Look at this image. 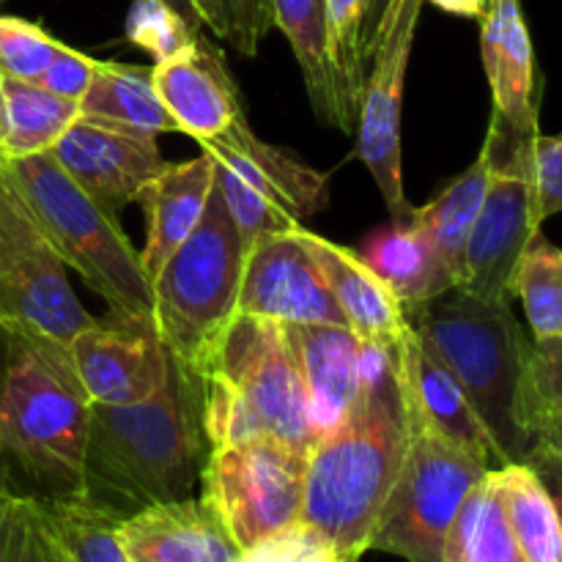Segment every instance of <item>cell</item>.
Instances as JSON below:
<instances>
[{"mask_svg":"<svg viewBox=\"0 0 562 562\" xmlns=\"http://www.w3.org/2000/svg\"><path fill=\"white\" fill-rule=\"evenodd\" d=\"M530 412L538 428L562 420V335L536 338L530 349Z\"/></svg>","mask_w":562,"mask_h":562,"instance_id":"f35d334b","label":"cell"},{"mask_svg":"<svg viewBox=\"0 0 562 562\" xmlns=\"http://www.w3.org/2000/svg\"><path fill=\"white\" fill-rule=\"evenodd\" d=\"M481 53L494 115L510 135L538 137L536 49L519 0H488L481 20Z\"/></svg>","mask_w":562,"mask_h":562,"instance_id":"e0dca14e","label":"cell"},{"mask_svg":"<svg viewBox=\"0 0 562 562\" xmlns=\"http://www.w3.org/2000/svg\"><path fill=\"white\" fill-rule=\"evenodd\" d=\"M91 401L66 351L0 333V488L31 503L82 492Z\"/></svg>","mask_w":562,"mask_h":562,"instance_id":"3957f363","label":"cell"},{"mask_svg":"<svg viewBox=\"0 0 562 562\" xmlns=\"http://www.w3.org/2000/svg\"><path fill=\"white\" fill-rule=\"evenodd\" d=\"M206 456L203 382L170 357L168 376L151 398L91 406L80 497L121 519L190 499L201 486Z\"/></svg>","mask_w":562,"mask_h":562,"instance_id":"7a4b0ae2","label":"cell"},{"mask_svg":"<svg viewBox=\"0 0 562 562\" xmlns=\"http://www.w3.org/2000/svg\"><path fill=\"white\" fill-rule=\"evenodd\" d=\"M492 168H494V137L492 132H488L486 143H483L475 162H472L464 173L456 176V179L450 181V184L445 187L431 203L415 209L417 220L426 225L431 239L437 241V247L442 250L445 261L450 263V269L456 272L459 283H461V269H464L467 239H470L472 225H475L483 201H486Z\"/></svg>","mask_w":562,"mask_h":562,"instance_id":"f1b7e54d","label":"cell"},{"mask_svg":"<svg viewBox=\"0 0 562 562\" xmlns=\"http://www.w3.org/2000/svg\"><path fill=\"white\" fill-rule=\"evenodd\" d=\"M239 562H357L349 554L340 552L324 532L311 527L307 521L296 519L294 525L272 532L241 549Z\"/></svg>","mask_w":562,"mask_h":562,"instance_id":"74e56055","label":"cell"},{"mask_svg":"<svg viewBox=\"0 0 562 562\" xmlns=\"http://www.w3.org/2000/svg\"><path fill=\"white\" fill-rule=\"evenodd\" d=\"M442 562H527L505 519L494 470H488L461 505L445 538Z\"/></svg>","mask_w":562,"mask_h":562,"instance_id":"f546056e","label":"cell"},{"mask_svg":"<svg viewBox=\"0 0 562 562\" xmlns=\"http://www.w3.org/2000/svg\"><path fill=\"white\" fill-rule=\"evenodd\" d=\"M203 27L245 58H256L274 27L272 0H192Z\"/></svg>","mask_w":562,"mask_h":562,"instance_id":"e575fe53","label":"cell"},{"mask_svg":"<svg viewBox=\"0 0 562 562\" xmlns=\"http://www.w3.org/2000/svg\"><path fill=\"white\" fill-rule=\"evenodd\" d=\"M305 450L272 437L209 448L201 499L214 510L239 549L302 519Z\"/></svg>","mask_w":562,"mask_h":562,"instance_id":"9c48e42d","label":"cell"},{"mask_svg":"<svg viewBox=\"0 0 562 562\" xmlns=\"http://www.w3.org/2000/svg\"><path fill=\"white\" fill-rule=\"evenodd\" d=\"M538 439L547 445H552L554 450H560L562 453V420H554V423H547V426L538 428Z\"/></svg>","mask_w":562,"mask_h":562,"instance_id":"c3c4849f","label":"cell"},{"mask_svg":"<svg viewBox=\"0 0 562 562\" xmlns=\"http://www.w3.org/2000/svg\"><path fill=\"white\" fill-rule=\"evenodd\" d=\"M335 302L344 311L346 324L360 338L401 340L412 329L406 307L387 289L382 278L349 247H340L313 231H302Z\"/></svg>","mask_w":562,"mask_h":562,"instance_id":"603a6c76","label":"cell"},{"mask_svg":"<svg viewBox=\"0 0 562 562\" xmlns=\"http://www.w3.org/2000/svg\"><path fill=\"white\" fill-rule=\"evenodd\" d=\"M395 0H368L366 5V20H362V60H366V71H368V60H371L373 49H376L379 38H382L384 27H387L390 14H393Z\"/></svg>","mask_w":562,"mask_h":562,"instance_id":"ee69618b","label":"cell"},{"mask_svg":"<svg viewBox=\"0 0 562 562\" xmlns=\"http://www.w3.org/2000/svg\"><path fill=\"white\" fill-rule=\"evenodd\" d=\"M0 562H64L44 527L38 505L31 499H16Z\"/></svg>","mask_w":562,"mask_h":562,"instance_id":"60d3db41","label":"cell"},{"mask_svg":"<svg viewBox=\"0 0 562 562\" xmlns=\"http://www.w3.org/2000/svg\"><path fill=\"white\" fill-rule=\"evenodd\" d=\"M245 247L214 184L198 228L151 280V324L176 362L201 376L236 316Z\"/></svg>","mask_w":562,"mask_h":562,"instance_id":"52a82bcc","label":"cell"},{"mask_svg":"<svg viewBox=\"0 0 562 562\" xmlns=\"http://www.w3.org/2000/svg\"><path fill=\"white\" fill-rule=\"evenodd\" d=\"M505 519L527 562H562L560 514L541 477L525 464H503L494 470Z\"/></svg>","mask_w":562,"mask_h":562,"instance_id":"83f0119b","label":"cell"},{"mask_svg":"<svg viewBox=\"0 0 562 562\" xmlns=\"http://www.w3.org/2000/svg\"><path fill=\"white\" fill-rule=\"evenodd\" d=\"M272 14L274 27L285 33L294 49L316 119L324 126L351 135L355 130L346 121L338 75H335L329 0H272Z\"/></svg>","mask_w":562,"mask_h":562,"instance_id":"d4e9b609","label":"cell"},{"mask_svg":"<svg viewBox=\"0 0 562 562\" xmlns=\"http://www.w3.org/2000/svg\"><path fill=\"white\" fill-rule=\"evenodd\" d=\"M97 64L99 60L91 58V55L60 44L58 55H55L53 64L47 66V71H44V77L38 82L44 88H49L53 93H58V97L80 104L88 88H91L93 75H97Z\"/></svg>","mask_w":562,"mask_h":562,"instance_id":"b9f144b4","label":"cell"},{"mask_svg":"<svg viewBox=\"0 0 562 562\" xmlns=\"http://www.w3.org/2000/svg\"><path fill=\"white\" fill-rule=\"evenodd\" d=\"M217 168H225L250 190L261 192L294 220H307L327 203V176L300 162L294 154L261 140L250 124H239L228 135L198 143Z\"/></svg>","mask_w":562,"mask_h":562,"instance_id":"ac0fdd59","label":"cell"},{"mask_svg":"<svg viewBox=\"0 0 562 562\" xmlns=\"http://www.w3.org/2000/svg\"><path fill=\"white\" fill-rule=\"evenodd\" d=\"M428 3L448 11V14L467 16V20H483V14L488 9V0H428Z\"/></svg>","mask_w":562,"mask_h":562,"instance_id":"f6af8a7d","label":"cell"},{"mask_svg":"<svg viewBox=\"0 0 562 562\" xmlns=\"http://www.w3.org/2000/svg\"><path fill=\"white\" fill-rule=\"evenodd\" d=\"M20 497H11L9 492L0 488V549H3L5 536H9V525H11V514H14V505Z\"/></svg>","mask_w":562,"mask_h":562,"instance_id":"7dc6e473","label":"cell"},{"mask_svg":"<svg viewBox=\"0 0 562 562\" xmlns=\"http://www.w3.org/2000/svg\"><path fill=\"white\" fill-rule=\"evenodd\" d=\"M302 382L316 439L346 423L360 401V335L340 324H296L285 327Z\"/></svg>","mask_w":562,"mask_h":562,"instance_id":"d6986e66","label":"cell"},{"mask_svg":"<svg viewBox=\"0 0 562 562\" xmlns=\"http://www.w3.org/2000/svg\"><path fill=\"white\" fill-rule=\"evenodd\" d=\"M60 44L38 22L0 14V77L38 82Z\"/></svg>","mask_w":562,"mask_h":562,"instance_id":"d590c367","label":"cell"},{"mask_svg":"<svg viewBox=\"0 0 562 562\" xmlns=\"http://www.w3.org/2000/svg\"><path fill=\"white\" fill-rule=\"evenodd\" d=\"M302 231L305 225L269 234L247 247L236 313L267 318L283 327H296V324L349 327Z\"/></svg>","mask_w":562,"mask_h":562,"instance_id":"7c38bea8","label":"cell"},{"mask_svg":"<svg viewBox=\"0 0 562 562\" xmlns=\"http://www.w3.org/2000/svg\"><path fill=\"white\" fill-rule=\"evenodd\" d=\"M516 300H521L536 338L562 335V247L538 231L516 267Z\"/></svg>","mask_w":562,"mask_h":562,"instance_id":"1f68e13d","label":"cell"},{"mask_svg":"<svg viewBox=\"0 0 562 562\" xmlns=\"http://www.w3.org/2000/svg\"><path fill=\"white\" fill-rule=\"evenodd\" d=\"M203 382L209 448L272 437L311 453V423L300 362L283 324L236 313L214 344Z\"/></svg>","mask_w":562,"mask_h":562,"instance_id":"5b68a950","label":"cell"},{"mask_svg":"<svg viewBox=\"0 0 562 562\" xmlns=\"http://www.w3.org/2000/svg\"><path fill=\"white\" fill-rule=\"evenodd\" d=\"M93 322L49 245L0 272V333L69 355L71 340Z\"/></svg>","mask_w":562,"mask_h":562,"instance_id":"9a60e30c","label":"cell"},{"mask_svg":"<svg viewBox=\"0 0 562 562\" xmlns=\"http://www.w3.org/2000/svg\"><path fill=\"white\" fill-rule=\"evenodd\" d=\"M368 0H329L333 22V58L340 86L346 121L357 130L362 86H366V60H362V20Z\"/></svg>","mask_w":562,"mask_h":562,"instance_id":"d6a6232c","label":"cell"},{"mask_svg":"<svg viewBox=\"0 0 562 562\" xmlns=\"http://www.w3.org/2000/svg\"><path fill=\"white\" fill-rule=\"evenodd\" d=\"M214 190V165L209 154L190 162L165 165L162 173L143 190L146 206V247L140 252L148 280L157 278L176 247L198 228Z\"/></svg>","mask_w":562,"mask_h":562,"instance_id":"cb8c5ba5","label":"cell"},{"mask_svg":"<svg viewBox=\"0 0 562 562\" xmlns=\"http://www.w3.org/2000/svg\"><path fill=\"white\" fill-rule=\"evenodd\" d=\"M47 245L75 269L115 318H151V280L119 214L93 201L53 151L5 159Z\"/></svg>","mask_w":562,"mask_h":562,"instance_id":"8992f818","label":"cell"},{"mask_svg":"<svg viewBox=\"0 0 562 562\" xmlns=\"http://www.w3.org/2000/svg\"><path fill=\"white\" fill-rule=\"evenodd\" d=\"M426 0H395L387 27L371 55L366 71L360 113H357V157L376 181L390 217L404 220L415 206L404 192V159H401V104H404L406 69L417 20Z\"/></svg>","mask_w":562,"mask_h":562,"instance_id":"8fae6325","label":"cell"},{"mask_svg":"<svg viewBox=\"0 0 562 562\" xmlns=\"http://www.w3.org/2000/svg\"><path fill=\"white\" fill-rule=\"evenodd\" d=\"M53 157L93 201L113 214L140 201L143 190L168 165L154 135L88 115H80L66 130L55 143Z\"/></svg>","mask_w":562,"mask_h":562,"instance_id":"5bb4252c","label":"cell"},{"mask_svg":"<svg viewBox=\"0 0 562 562\" xmlns=\"http://www.w3.org/2000/svg\"><path fill=\"white\" fill-rule=\"evenodd\" d=\"M401 376H404L406 401L412 409L423 417L431 428H437L445 439L459 448L470 450L477 459L494 464L497 453L488 439L486 428L477 420L470 398L461 390L459 379L453 376L442 357L415 327L398 340Z\"/></svg>","mask_w":562,"mask_h":562,"instance_id":"44dd1931","label":"cell"},{"mask_svg":"<svg viewBox=\"0 0 562 562\" xmlns=\"http://www.w3.org/2000/svg\"><path fill=\"white\" fill-rule=\"evenodd\" d=\"M80 115V104L58 97L42 82L0 77V154L5 159L53 151Z\"/></svg>","mask_w":562,"mask_h":562,"instance_id":"4316f807","label":"cell"},{"mask_svg":"<svg viewBox=\"0 0 562 562\" xmlns=\"http://www.w3.org/2000/svg\"><path fill=\"white\" fill-rule=\"evenodd\" d=\"M165 3H168L170 9H173L176 14H179L181 20L192 27V31H198V33L203 31V22H201V16H198V9L192 0H165Z\"/></svg>","mask_w":562,"mask_h":562,"instance_id":"bcb514c9","label":"cell"},{"mask_svg":"<svg viewBox=\"0 0 562 562\" xmlns=\"http://www.w3.org/2000/svg\"><path fill=\"white\" fill-rule=\"evenodd\" d=\"M494 137V168L486 201L467 239L459 289L486 302L514 300V274L532 236L541 231L532 201L527 146L530 140L510 135L497 115L488 126Z\"/></svg>","mask_w":562,"mask_h":562,"instance_id":"30bf717a","label":"cell"},{"mask_svg":"<svg viewBox=\"0 0 562 562\" xmlns=\"http://www.w3.org/2000/svg\"><path fill=\"white\" fill-rule=\"evenodd\" d=\"M488 470H494L488 461L445 439L409 406V448L368 552L395 554L406 562H442L445 538Z\"/></svg>","mask_w":562,"mask_h":562,"instance_id":"ba28073f","label":"cell"},{"mask_svg":"<svg viewBox=\"0 0 562 562\" xmlns=\"http://www.w3.org/2000/svg\"><path fill=\"white\" fill-rule=\"evenodd\" d=\"M3 5H5V0H0V9H3Z\"/></svg>","mask_w":562,"mask_h":562,"instance_id":"f907efd6","label":"cell"},{"mask_svg":"<svg viewBox=\"0 0 562 562\" xmlns=\"http://www.w3.org/2000/svg\"><path fill=\"white\" fill-rule=\"evenodd\" d=\"M124 31L135 47L151 55L154 64L184 58L198 47L203 36V33L192 31L165 0H132Z\"/></svg>","mask_w":562,"mask_h":562,"instance_id":"836d02e7","label":"cell"},{"mask_svg":"<svg viewBox=\"0 0 562 562\" xmlns=\"http://www.w3.org/2000/svg\"><path fill=\"white\" fill-rule=\"evenodd\" d=\"M360 401L307 456L302 521L360 562L409 448L398 340L360 338Z\"/></svg>","mask_w":562,"mask_h":562,"instance_id":"6da1fadb","label":"cell"},{"mask_svg":"<svg viewBox=\"0 0 562 562\" xmlns=\"http://www.w3.org/2000/svg\"><path fill=\"white\" fill-rule=\"evenodd\" d=\"M532 201L538 223L562 212V132L554 137H532L527 146Z\"/></svg>","mask_w":562,"mask_h":562,"instance_id":"ab89813d","label":"cell"},{"mask_svg":"<svg viewBox=\"0 0 562 562\" xmlns=\"http://www.w3.org/2000/svg\"><path fill=\"white\" fill-rule=\"evenodd\" d=\"M357 252L387 283L406 311L437 300L445 291L459 289V278L417 214L373 231Z\"/></svg>","mask_w":562,"mask_h":562,"instance_id":"7402d4cb","label":"cell"},{"mask_svg":"<svg viewBox=\"0 0 562 562\" xmlns=\"http://www.w3.org/2000/svg\"><path fill=\"white\" fill-rule=\"evenodd\" d=\"M154 86L179 132L198 143L228 135L245 124V104L239 86L231 77L225 58L201 36L198 47L184 58L154 64Z\"/></svg>","mask_w":562,"mask_h":562,"instance_id":"2e32d148","label":"cell"},{"mask_svg":"<svg viewBox=\"0 0 562 562\" xmlns=\"http://www.w3.org/2000/svg\"><path fill=\"white\" fill-rule=\"evenodd\" d=\"M80 113L88 119L104 121V124L126 126V130L146 132L154 137L179 132L159 99L151 66L99 60L91 88L80 102Z\"/></svg>","mask_w":562,"mask_h":562,"instance_id":"484cf974","label":"cell"},{"mask_svg":"<svg viewBox=\"0 0 562 562\" xmlns=\"http://www.w3.org/2000/svg\"><path fill=\"white\" fill-rule=\"evenodd\" d=\"M459 379L477 420L486 428L497 464L525 461L536 445L530 412V349L510 302H486L461 289L406 311Z\"/></svg>","mask_w":562,"mask_h":562,"instance_id":"277c9868","label":"cell"},{"mask_svg":"<svg viewBox=\"0 0 562 562\" xmlns=\"http://www.w3.org/2000/svg\"><path fill=\"white\" fill-rule=\"evenodd\" d=\"M0 137H3V121H0Z\"/></svg>","mask_w":562,"mask_h":562,"instance_id":"681fc988","label":"cell"},{"mask_svg":"<svg viewBox=\"0 0 562 562\" xmlns=\"http://www.w3.org/2000/svg\"><path fill=\"white\" fill-rule=\"evenodd\" d=\"M44 245L47 239L16 187L9 162L0 154V272L20 263L31 252L42 250Z\"/></svg>","mask_w":562,"mask_h":562,"instance_id":"8d00e7d4","label":"cell"},{"mask_svg":"<svg viewBox=\"0 0 562 562\" xmlns=\"http://www.w3.org/2000/svg\"><path fill=\"white\" fill-rule=\"evenodd\" d=\"M69 360L91 406L151 398L170 368V355L151 318H97L71 340Z\"/></svg>","mask_w":562,"mask_h":562,"instance_id":"4fadbf2b","label":"cell"},{"mask_svg":"<svg viewBox=\"0 0 562 562\" xmlns=\"http://www.w3.org/2000/svg\"><path fill=\"white\" fill-rule=\"evenodd\" d=\"M36 505L64 562H130L121 541V516L80 494Z\"/></svg>","mask_w":562,"mask_h":562,"instance_id":"4dcf8cb0","label":"cell"},{"mask_svg":"<svg viewBox=\"0 0 562 562\" xmlns=\"http://www.w3.org/2000/svg\"><path fill=\"white\" fill-rule=\"evenodd\" d=\"M130 562H239L241 549L201 497L151 505L121 521Z\"/></svg>","mask_w":562,"mask_h":562,"instance_id":"ffe728a7","label":"cell"},{"mask_svg":"<svg viewBox=\"0 0 562 562\" xmlns=\"http://www.w3.org/2000/svg\"><path fill=\"white\" fill-rule=\"evenodd\" d=\"M525 464L541 477V483L547 486L549 497H552L554 508L560 514V525H562V453L554 450L552 445L541 442L536 439V445L530 448V453L525 456Z\"/></svg>","mask_w":562,"mask_h":562,"instance_id":"7bdbcfd3","label":"cell"}]
</instances>
